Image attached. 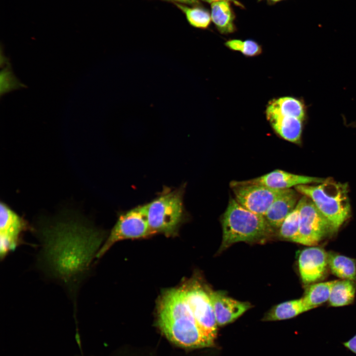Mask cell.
Returning <instances> with one entry per match:
<instances>
[{
  "label": "cell",
  "instance_id": "7c38bea8",
  "mask_svg": "<svg viewBox=\"0 0 356 356\" xmlns=\"http://www.w3.org/2000/svg\"><path fill=\"white\" fill-rule=\"evenodd\" d=\"M298 262L301 278L305 284L323 280L329 269L328 253L320 247L304 249L299 254Z\"/></svg>",
  "mask_w": 356,
  "mask_h": 356
},
{
  "label": "cell",
  "instance_id": "30bf717a",
  "mask_svg": "<svg viewBox=\"0 0 356 356\" xmlns=\"http://www.w3.org/2000/svg\"><path fill=\"white\" fill-rule=\"evenodd\" d=\"M31 228L27 221L6 204L0 205V259L3 260L24 242V232Z\"/></svg>",
  "mask_w": 356,
  "mask_h": 356
},
{
  "label": "cell",
  "instance_id": "44dd1931",
  "mask_svg": "<svg viewBox=\"0 0 356 356\" xmlns=\"http://www.w3.org/2000/svg\"><path fill=\"white\" fill-rule=\"evenodd\" d=\"M185 15L190 25L199 29H206L210 25L211 16L210 12L206 8L198 5H191L175 3Z\"/></svg>",
  "mask_w": 356,
  "mask_h": 356
},
{
  "label": "cell",
  "instance_id": "83f0119b",
  "mask_svg": "<svg viewBox=\"0 0 356 356\" xmlns=\"http://www.w3.org/2000/svg\"><path fill=\"white\" fill-rule=\"evenodd\" d=\"M266 0L268 2H269L270 3H274L278 2L283 0Z\"/></svg>",
  "mask_w": 356,
  "mask_h": 356
},
{
  "label": "cell",
  "instance_id": "d4e9b609",
  "mask_svg": "<svg viewBox=\"0 0 356 356\" xmlns=\"http://www.w3.org/2000/svg\"><path fill=\"white\" fill-rule=\"evenodd\" d=\"M343 345L350 351L356 354V334L348 341L343 343Z\"/></svg>",
  "mask_w": 356,
  "mask_h": 356
},
{
  "label": "cell",
  "instance_id": "3957f363",
  "mask_svg": "<svg viewBox=\"0 0 356 356\" xmlns=\"http://www.w3.org/2000/svg\"><path fill=\"white\" fill-rule=\"evenodd\" d=\"M222 240L220 250L239 241L262 239L272 231L264 216L246 209L234 198L229 201L222 218Z\"/></svg>",
  "mask_w": 356,
  "mask_h": 356
},
{
  "label": "cell",
  "instance_id": "8fae6325",
  "mask_svg": "<svg viewBox=\"0 0 356 356\" xmlns=\"http://www.w3.org/2000/svg\"><path fill=\"white\" fill-rule=\"evenodd\" d=\"M265 115L277 135L287 141L300 143L304 120L296 112L279 105L272 99L266 106Z\"/></svg>",
  "mask_w": 356,
  "mask_h": 356
},
{
  "label": "cell",
  "instance_id": "9a60e30c",
  "mask_svg": "<svg viewBox=\"0 0 356 356\" xmlns=\"http://www.w3.org/2000/svg\"><path fill=\"white\" fill-rule=\"evenodd\" d=\"M297 192L291 188L284 189L268 209L264 217L272 228H279L296 206L299 200Z\"/></svg>",
  "mask_w": 356,
  "mask_h": 356
},
{
  "label": "cell",
  "instance_id": "d6986e66",
  "mask_svg": "<svg viewBox=\"0 0 356 356\" xmlns=\"http://www.w3.org/2000/svg\"><path fill=\"white\" fill-rule=\"evenodd\" d=\"M355 282L348 279L335 280L328 300L329 305L338 307L352 304L354 300L356 291Z\"/></svg>",
  "mask_w": 356,
  "mask_h": 356
},
{
  "label": "cell",
  "instance_id": "5b68a950",
  "mask_svg": "<svg viewBox=\"0 0 356 356\" xmlns=\"http://www.w3.org/2000/svg\"><path fill=\"white\" fill-rule=\"evenodd\" d=\"M185 186L166 187L153 200L146 204L152 234L175 233L185 216L183 203Z\"/></svg>",
  "mask_w": 356,
  "mask_h": 356
},
{
  "label": "cell",
  "instance_id": "6da1fadb",
  "mask_svg": "<svg viewBox=\"0 0 356 356\" xmlns=\"http://www.w3.org/2000/svg\"><path fill=\"white\" fill-rule=\"evenodd\" d=\"M38 234L39 268L62 285L75 304L81 286L91 272L103 234L86 222L69 220L43 226Z\"/></svg>",
  "mask_w": 356,
  "mask_h": 356
},
{
  "label": "cell",
  "instance_id": "cb8c5ba5",
  "mask_svg": "<svg viewBox=\"0 0 356 356\" xmlns=\"http://www.w3.org/2000/svg\"><path fill=\"white\" fill-rule=\"evenodd\" d=\"M25 87L26 86L14 74L10 64L1 68L0 73V96Z\"/></svg>",
  "mask_w": 356,
  "mask_h": 356
},
{
  "label": "cell",
  "instance_id": "9c48e42d",
  "mask_svg": "<svg viewBox=\"0 0 356 356\" xmlns=\"http://www.w3.org/2000/svg\"><path fill=\"white\" fill-rule=\"evenodd\" d=\"M235 199L249 211L265 216L268 209L284 189L271 188L245 181L231 182L230 184Z\"/></svg>",
  "mask_w": 356,
  "mask_h": 356
},
{
  "label": "cell",
  "instance_id": "e0dca14e",
  "mask_svg": "<svg viewBox=\"0 0 356 356\" xmlns=\"http://www.w3.org/2000/svg\"><path fill=\"white\" fill-rule=\"evenodd\" d=\"M328 253V265L331 273L341 278L356 281V261L333 252Z\"/></svg>",
  "mask_w": 356,
  "mask_h": 356
},
{
  "label": "cell",
  "instance_id": "4fadbf2b",
  "mask_svg": "<svg viewBox=\"0 0 356 356\" xmlns=\"http://www.w3.org/2000/svg\"><path fill=\"white\" fill-rule=\"evenodd\" d=\"M209 296L214 311L218 325L231 323L251 307L247 302L234 300L219 291H209Z\"/></svg>",
  "mask_w": 356,
  "mask_h": 356
},
{
  "label": "cell",
  "instance_id": "8992f818",
  "mask_svg": "<svg viewBox=\"0 0 356 356\" xmlns=\"http://www.w3.org/2000/svg\"><path fill=\"white\" fill-rule=\"evenodd\" d=\"M151 235L146 204L137 206L119 216L108 238L98 252L96 258H100L118 241L143 238Z\"/></svg>",
  "mask_w": 356,
  "mask_h": 356
},
{
  "label": "cell",
  "instance_id": "ffe728a7",
  "mask_svg": "<svg viewBox=\"0 0 356 356\" xmlns=\"http://www.w3.org/2000/svg\"><path fill=\"white\" fill-rule=\"evenodd\" d=\"M335 280L314 283L308 286L303 297L309 310L328 301L332 287Z\"/></svg>",
  "mask_w": 356,
  "mask_h": 356
},
{
  "label": "cell",
  "instance_id": "ba28073f",
  "mask_svg": "<svg viewBox=\"0 0 356 356\" xmlns=\"http://www.w3.org/2000/svg\"><path fill=\"white\" fill-rule=\"evenodd\" d=\"M183 289L199 329L211 347L217 337L218 324L209 293L197 283Z\"/></svg>",
  "mask_w": 356,
  "mask_h": 356
},
{
  "label": "cell",
  "instance_id": "2e32d148",
  "mask_svg": "<svg viewBox=\"0 0 356 356\" xmlns=\"http://www.w3.org/2000/svg\"><path fill=\"white\" fill-rule=\"evenodd\" d=\"M230 3L221 1L211 5L212 21L218 31L223 35L233 33L236 30L234 23L235 15Z\"/></svg>",
  "mask_w": 356,
  "mask_h": 356
},
{
  "label": "cell",
  "instance_id": "ac0fdd59",
  "mask_svg": "<svg viewBox=\"0 0 356 356\" xmlns=\"http://www.w3.org/2000/svg\"><path fill=\"white\" fill-rule=\"evenodd\" d=\"M310 311L303 298L286 301L270 309L265 315L264 321H275L290 319Z\"/></svg>",
  "mask_w": 356,
  "mask_h": 356
},
{
  "label": "cell",
  "instance_id": "7a4b0ae2",
  "mask_svg": "<svg viewBox=\"0 0 356 356\" xmlns=\"http://www.w3.org/2000/svg\"><path fill=\"white\" fill-rule=\"evenodd\" d=\"M158 321L164 334L179 346L210 347L199 329L183 288L169 289L162 294L158 302Z\"/></svg>",
  "mask_w": 356,
  "mask_h": 356
},
{
  "label": "cell",
  "instance_id": "7402d4cb",
  "mask_svg": "<svg viewBox=\"0 0 356 356\" xmlns=\"http://www.w3.org/2000/svg\"><path fill=\"white\" fill-rule=\"evenodd\" d=\"M299 225L300 208L298 203L281 223L279 228V235L284 239L298 243Z\"/></svg>",
  "mask_w": 356,
  "mask_h": 356
},
{
  "label": "cell",
  "instance_id": "52a82bcc",
  "mask_svg": "<svg viewBox=\"0 0 356 356\" xmlns=\"http://www.w3.org/2000/svg\"><path fill=\"white\" fill-rule=\"evenodd\" d=\"M298 203L300 208L298 243L316 246L335 232L330 222L309 197L304 195Z\"/></svg>",
  "mask_w": 356,
  "mask_h": 356
},
{
  "label": "cell",
  "instance_id": "5bb4252c",
  "mask_svg": "<svg viewBox=\"0 0 356 356\" xmlns=\"http://www.w3.org/2000/svg\"><path fill=\"white\" fill-rule=\"evenodd\" d=\"M325 179L290 173L275 170L259 177L246 180L253 184L262 185L276 189H286L302 184L319 183Z\"/></svg>",
  "mask_w": 356,
  "mask_h": 356
},
{
  "label": "cell",
  "instance_id": "4316f807",
  "mask_svg": "<svg viewBox=\"0 0 356 356\" xmlns=\"http://www.w3.org/2000/svg\"><path fill=\"white\" fill-rule=\"evenodd\" d=\"M201 0L204 1L205 2L210 3L211 4L212 3L215 2H218V1H228L229 2L232 3L235 5L238 6L240 8H244V6L243 5V4L242 3H241L239 1H238V0Z\"/></svg>",
  "mask_w": 356,
  "mask_h": 356
},
{
  "label": "cell",
  "instance_id": "277c9868",
  "mask_svg": "<svg viewBox=\"0 0 356 356\" xmlns=\"http://www.w3.org/2000/svg\"><path fill=\"white\" fill-rule=\"evenodd\" d=\"M295 188L313 202L335 232L349 218L351 206L347 184L325 179L316 185L302 184Z\"/></svg>",
  "mask_w": 356,
  "mask_h": 356
},
{
  "label": "cell",
  "instance_id": "484cf974",
  "mask_svg": "<svg viewBox=\"0 0 356 356\" xmlns=\"http://www.w3.org/2000/svg\"><path fill=\"white\" fill-rule=\"evenodd\" d=\"M169 1H172L175 3H181L190 5H198L199 4V0H165Z\"/></svg>",
  "mask_w": 356,
  "mask_h": 356
},
{
  "label": "cell",
  "instance_id": "603a6c76",
  "mask_svg": "<svg viewBox=\"0 0 356 356\" xmlns=\"http://www.w3.org/2000/svg\"><path fill=\"white\" fill-rule=\"evenodd\" d=\"M224 45L230 50L240 52L249 57L257 56L263 52L261 45L252 39H229L225 42Z\"/></svg>",
  "mask_w": 356,
  "mask_h": 356
}]
</instances>
